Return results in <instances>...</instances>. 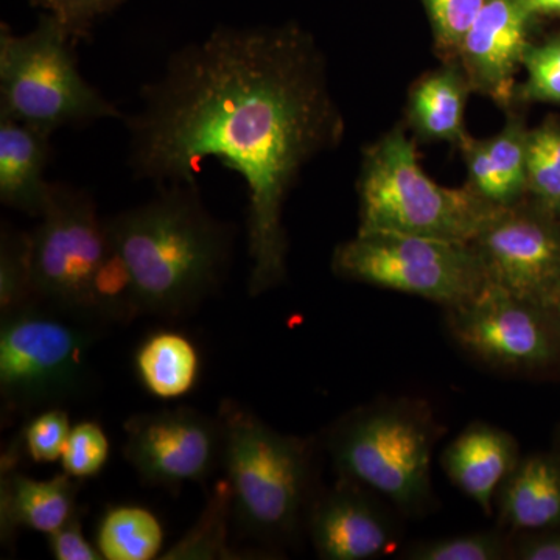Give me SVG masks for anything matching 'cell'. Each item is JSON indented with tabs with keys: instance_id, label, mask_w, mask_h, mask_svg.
<instances>
[{
	"instance_id": "cell-21",
	"label": "cell",
	"mask_w": 560,
	"mask_h": 560,
	"mask_svg": "<svg viewBox=\"0 0 560 560\" xmlns=\"http://www.w3.org/2000/svg\"><path fill=\"white\" fill-rule=\"evenodd\" d=\"M164 529L147 508L119 504L103 514L97 528V548L106 560L160 559Z\"/></svg>"
},
{
	"instance_id": "cell-27",
	"label": "cell",
	"mask_w": 560,
	"mask_h": 560,
	"mask_svg": "<svg viewBox=\"0 0 560 560\" xmlns=\"http://www.w3.org/2000/svg\"><path fill=\"white\" fill-rule=\"evenodd\" d=\"M109 458V440L97 422L86 420L70 430L61 456L62 471L75 480H86L101 474Z\"/></svg>"
},
{
	"instance_id": "cell-7",
	"label": "cell",
	"mask_w": 560,
	"mask_h": 560,
	"mask_svg": "<svg viewBox=\"0 0 560 560\" xmlns=\"http://www.w3.org/2000/svg\"><path fill=\"white\" fill-rule=\"evenodd\" d=\"M438 427L427 404L397 400L361 408L330 431L329 451L341 480L375 490L405 512L431 499Z\"/></svg>"
},
{
	"instance_id": "cell-18",
	"label": "cell",
	"mask_w": 560,
	"mask_h": 560,
	"mask_svg": "<svg viewBox=\"0 0 560 560\" xmlns=\"http://www.w3.org/2000/svg\"><path fill=\"white\" fill-rule=\"evenodd\" d=\"M471 92L466 73L456 61L420 79L408 101V120L420 138L463 143L464 113Z\"/></svg>"
},
{
	"instance_id": "cell-3",
	"label": "cell",
	"mask_w": 560,
	"mask_h": 560,
	"mask_svg": "<svg viewBox=\"0 0 560 560\" xmlns=\"http://www.w3.org/2000/svg\"><path fill=\"white\" fill-rule=\"evenodd\" d=\"M221 463L243 533L282 540L298 529L311 489V442L280 433L238 401H221Z\"/></svg>"
},
{
	"instance_id": "cell-5",
	"label": "cell",
	"mask_w": 560,
	"mask_h": 560,
	"mask_svg": "<svg viewBox=\"0 0 560 560\" xmlns=\"http://www.w3.org/2000/svg\"><path fill=\"white\" fill-rule=\"evenodd\" d=\"M31 245L38 304L60 315L95 319L97 301L116 282L121 257L90 191L50 180Z\"/></svg>"
},
{
	"instance_id": "cell-17",
	"label": "cell",
	"mask_w": 560,
	"mask_h": 560,
	"mask_svg": "<svg viewBox=\"0 0 560 560\" xmlns=\"http://www.w3.org/2000/svg\"><path fill=\"white\" fill-rule=\"evenodd\" d=\"M79 480L61 475L35 480L20 471L2 470L0 485V533L3 544L16 537L18 529L49 534L61 528L75 514Z\"/></svg>"
},
{
	"instance_id": "cell-2",
	"label": "cell",
	"mask_w": 560,
	"mask_h": 560,
	"mask_svg": "<svg viewBox=\"0 0 560 560\" xmlns=\"http://www.w3.org/2000/svg\"><path fill=\"white\" fill-rule=\"evenodd\" d=\"M105 223L130 271L140 313L189 315L230 271L234 230L209 212L197 183L160 186L151 200Z\"/></svg>"
},
{
	"instance_id": "cell-30",
	"label": "cell",
	"mask_w": 560,
	"mask_h": 560,
	"mask_svg": "<svg viewBox=\"0 0 560 560\" xmlns=\"http://www.w3.org/2000/svg\"><path fill=\"white\" fill-rule=\"evenodd\" d=\"M70 430L69 415L60 407L47 408L36 415L22 431L25 451L35 463L47 464L61 459Z\"/></svg>"
},
{
	"instance_id": "cell-13",
	"label": "cell",
	"mask_w": 560,
	"mask_h": 560,
	"mask_svg": "<svg viewBox=\"0 0 560 560\" xmlns=\"http://www.w3.org/2000/svg\"><path fill=\"white\" fill-rule=\"evenodd\" d=\"M530 16L525 0H486L456 55L471 91L510 105L517 94L515 73L529 46Z\"/></svg>"
},
{
	"instance_id": "cell-15",
	"label": "cell",
	"mask_w": 560,
	"mask_h": 560,
	"mask_svg": "<svg viewBox=\"0 0 560 560\" xmlns=\"http://www.w3.org/2000/svg\"><path fill=\"white\" fill-rule=\"evenodd\" d=\"M441 463L453 485L490 514L493 497L521 460L510 433L480 422L445 448Z\"/></svg>"
},
{
	"instance_id": "cell-9",
	"label": "cell",
	"mask_w": 560,
	"mask_h": 560,
	"mask_svg": "<svg viewBox=\"0 0 560 560\" xmlns=\"http://www.w3.org/2000/svg\"><path fill=\"white\" fill-rule=\"evenodd\" d=\"M95 338L86 327L32 305L0 324V396L10 412L58 407L79 396L88 381Z\"/></svg>"
},
{
	"instance_id": "cell-29",
	"label": "cell",
	"mask_w": 560,
	"mask_h": 560,
	"mask_svg": "<svg viewBox=\"0 0 560 560\" xmlns=\"http://www.w3.org/2000/svg\"><path fill=\"white\" fill-rule=\"evenodd\" d=\"M436 43L448 62L456 61L460 43L477 20L486 0H423Z\"/></svg>"
},
{
	"instance_id": "cell-25",
	"label": "cell",
	"mask_w": 560,
	"mask_h": 560,
	"mask_svg": "<svg viewBox=\"0 0 560 560\" xmlns=\"http://www.w3.org/2000/svg\"><path fill=\"white\" fill-rule=\"evenodd\" d=\"M528 132L522 121L510 120L499 135L486 139L490 162L503 190L504 206L517 205L528 191Z\"/></svg>"
},
{
	"instance_id": "cell-19",
	"label": "cell",
	"mask_w": 560,
	"mask_h": 560,
	"mask_svg": "<svg viewBox=\"0 0 560 560\" xmlns=\"http://www.w3.org/2000/svg\"><path fill=\"white\" fill-rule=\"evenodd\" d=\"M504 523L515 529H545L560 523V469L545 456L518 463L500 489Z\"/></svg>"
},
{
	"instance_id": "cell-34",
	"label": "cell",
	"mask_w": 560,
	"mask_h": 560,
	"mask_svg": "<svg viewBox=\"0 0 560 560\" xmlns=\"http://www.w3.org/2000/svg\"><path fill=\"white\" fill-rule=\"evenodd\" d=\"M530 13H560V0H525Z\"/></svg>"
},
{
	"instance_id": "cell-1",
	"label": "cell",
	"mask_w": 560,
	"mask_h": 560,
	"mask_svg": "<svg viewBox=\"0 0 560 560\" xmlns=\"http://www.w3.org/2000/svg\"><path fill=\"white\" fill-rule=\"evenodd\" d=\"M128 165L158 186L197 183L210 158L248 189L249 294L285 280L283 206L345 121L315 43L296 27L215 28L175 51L127 117Z\"/></svg>"
},
{
	"instance_id": "cell-10",
	"label": "cell",
	"mask_w": 560,
	"mask_h": 560,
	"mask_svg": "<svg viewBox=\"0 0 560 560\" xmlns=\"http://www.w3.org/2000/svg\"><path fill=\"white\" fill-rule=\"evenodd\" d=\"M539 205L506 206L471 242L490 282L555 313L560 300V226Z\"/></svg>"
},
{
	"instance_id": "cell-11",
	"label": "cell",
	"mask_w": 560,
	"mask_h": 560,
	"mask_svg": "<svg viewBox=\"0 0 560 560\" xmlns=\"http://www.w3.org/2000/svg\"><path fill=\"white\" fill-rule=\"evenodd\" d=\"M124 429L125 458L154 488L178 490L206 480L221 460L219 419L191 408L135 415Z\"/></svg>"
},
{
	"instance_id": "cell-16",
	"label": "cell",
	"mask_w": 560,
	"mask_h": 560,
	"mask_svg": "<svg viewBox=\"0 0 560 560\" xmlns=\"http://www.w3.org/2000/svg\"><path fill=\"white\" fill-rule=\"evenodd\" d=\"M51 135L0 116V201L39 219L49 194Z\"/></svg>"
},
{
	"instance_id": "cell-20",
	"label": "cell",
	"mask_w": 560,
	"mask_h": 560,
	"mask_svg": "<svg viewBox=\"0 0 560 560\" xmlns=\"http://www.w3.org/2000/svg\"><path fill=\"white\" fill-rule=\"evenodd\" d=\"M135 368L147 393L161 400H175L197 386L200 353L179 331H154L136 350Z\"/></svg>"
},
{
	"instance_id": "cell-14",
	"label": "cell",
	"mask_w": 560,
	"mask_h": 560,
	"mask_svg": "<svg viewBox=\"0 0 560 560\" xmlns=\"http://www.w3.org/2000/svg\"><path fill=\"white\" fill-rule=\"evenodd\" d=\"M359 488L341 480L312 501L308 528L320 559H374L393 545L389 522Z\"/></svg>"
},
{
	"instance_id": "cell-26",
	"label": "cell",
	"mask_w": 560,
	"mask_h": 560,
	"mask_svg": "<svg viewBox=\"0 0 560 560\" xmlns=\"http://www.w3.org/2000/svg\"><path fill=\"white\" fill-rule=\"evenodd\" d=\"M510 555L497 533H474L415 545L405 558L412 560H500Z\"/></svg>"
},
{
	"instance_id": "cell-8",
	"label": "cell",
	"mask_w": 560,
	"mask_h": 560,
	"mask_svg": "<svg viewBox=\"0 0 560 560\" xmlns=\"http://www.w3.org/2000/svg\"><path fill=\"white\" fill-rule=\"evenodd\" d=\"M335 275L458 307L486 285L488 272L471 243L404 234L359 231L342 242L331 257Z\"/></svg>"
},
{
	"instance_id": "cell-28",
	"label": "cell",
	"mask_w": 560,
	"mask_h": 560,
	"mask_svg": "<svg viewBox=\"0 0 560 560\" xmlns=\"http://www.w3.org/2000/svg\"><path fill=\"white\" fill-rule=\"evenodd\" d=\"M525 83L517 95L528 102H548L560 105V36L547 43L526 47L522 61Z\"/></svg>"
},
{
	"instance_id": "cell-35",
	"label": "cell",
	"mask_w": 560,
	"mask_h": 560,
	"mask_svg": "<svg viewBox=\"0 0 560 560\" xmlns=\"http://www.w3.org/2000/svg\"><path fill=\"white\" fill-rule=\"evenodd\" d=\"M555 313H556V315H558V316H559V320H560V300H559L558 307H556Z\"/></svg>"
},
{
	"instance_id": "cell-4",
	"label": "cell",
	"mask_w": 560,
	"mask_h": 560,
	"mask_svg": "<svg viewBox=\"0 0 560 560\" xmlns=\"http://www.w3.org/2000/svg\"><path fill=\"white\" fill-rule=\"evenodd\" d=\"M359 231H394L471 243L506 206L469 184L434 183L420 167L415 143L399 127L364 151L359 180Z\"/></svg>"
},
{
	"instance_id": "cell-32",
	"label": "cell",
	"mask_w": 560,
	"mask_h": 560,
	"mask_svg": "<svg viewBox=\"0 0 560 560\" xmlns=\"http://www.w3.org/2000/svg\"><path fill=\"white\" fill-rule=\"evenodd\" d=\"M47 537L50 555L57 560H101L97 547L84 537L80 512L77 511L61 528Z\"/></svg>"
},
{
	"instance_id": "cell-23",
	"label": "cell",
	"mask_w": 560,
	"mask_h": 560,
	"mask_svg": "<svg viewBox=\"0 0 560 560\" xmlns=\"http://www.w3.org/2000/svg\"><path fill=\"white\" fill-rule=\"evenodd\" d=\"M39 305L33 287L31 232L3 224L0 232V316Z\"/></svg>"
},
{
	"instance_id": "cell-24",
	"label": "cell",
	"mask_w": 560,
	"mask_h": 560,
	"mask_svg": "<svg viewBox=\"0 0 560 560\" xmlns=\"http://www.w3.org/2000/svg\"><path fill=\"white\" fill-rule=\"evenodd\" d=\"M528 194L536 205L560 215V124L545 121L528 132Z\"/></svg>"
},
{
	"instance_id": "cell-31",
	"label": "cell",
	"mask_w": 560,
	"mask_h": 560,
	"mask_svg": "<svg viewBox=\"0 0 560 560\" xmlns=\"http://www.w3.org/2000/svg\"><path fill=\"white\" fill-rule=\"evenodd\" d=\"M124 0H32L44 13L60 22L73 43L90 38L92 28Z\"/></svg>"
},
{
	"instance_id": "cell-6",
	"label": "cell",
	"mask_w": 560,
	"mask_h": 560,
	"mask_svg": "<svg viewBox=\"0 0 560 560\" xmlns=\"http://www.w3.org/2000/svg\"><path fill=\"white\" fill-rule=\"evenodd\" d=\"M75 46L49 14L24 35H14L2 24L0 116L50 135L61 128L120 119V109L81 75Z\"/></svg>"
},
{
	"instance_id": "cell-22",
	"label": "cell",
	"mask_w": 560,
	"mask_h": 560,
	"mask_svg": "<svg viewBox=\"0 0 560 560\" xmlns=\"http://www.w3.org/2000/svg\"><path fill=\"white\" fill-rule=\"evenodd\" d=\"M232 515L230 482L219 481L210 493L208 504L194 528L161 556L165 560L242 559L243 552L228 544V523Z\"/></svg>"
},
{
	"instance_id": "cell-33",
	"label": "cell",
	"mask_w": 560,
	"mask_h": 560,
	"mask_svg": "<svg viewBox=\"0 0 560 560\" xmlns=\"http://www.w3.org/2000/svg\"><path fill=\"white\" fill-rule=\"evenodd\" d=\"M517 558L523 560H560V536L523 541L521 547L517 548Z\"/></svg>"
},
{
	"instance_id": "cell-12",
	"label": "cell",
	"mask_w": 560,
	"mask_h": 560,
	"mask_svg": "<svg viewBox=\"0 0 560 560\" xmlns=\"http://www.w3.org/2000/svg\"><path fill=\"white\" fill-rule=\"evenodd\" d=\"M548 313L489 280L474 300L447 308V326L460 348L490 366L533 370L555 357Z\"/></svg>"
}]
</instances>
